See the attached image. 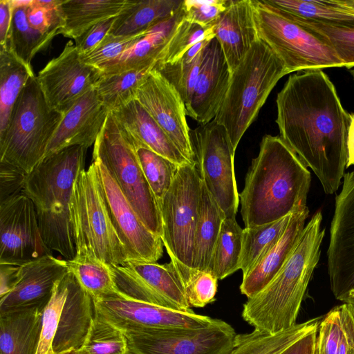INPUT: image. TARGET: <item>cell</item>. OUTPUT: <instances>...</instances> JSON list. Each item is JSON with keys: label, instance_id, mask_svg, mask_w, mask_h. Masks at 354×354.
I'll list each match as a JSON object with an SVG mask.
<instances>
[{"label": "cell", "instance_id": "cell-53", "mask_svg": "<svg viewBox=\"0 0 354 354\" xmlns=\"http://www.w3.org/2000/svg\"><path fill=\"white\" fill-rule=\"evenodd\" d=\"M318 328L319 327L297 339L280 354H315Z\"/></svg>", "mask_w": 354, "mask_h": 354}, {"label": "cell", "instance_id": "cell-7", "mask_svg": "<svg viewBox=\"0 0 354 354\" xmlns=\"http://www.w3.org/2000/svg\"><path fill=\"white\" fill-rule=\"evenodd\" d=\"M63 116L48 104L37 76L31 77L14 106L6 130L0 136V162L29 174L44 158Z\"/></svg>", "mask_w": 354, "mask_h": 354}, {"label": "cell", "instance_id": "cell-29", "mask_svg": "<svg viewBox=\"0 0 354 354\" xmlns=\"http://www.w3.org/2000/svg\"><path fill=\"white\" fill-rule=\"evenodd\" d=\"M180 0H131L115 19L109 34L134 36L170 19L181 8Z\"/></svg>", "mask_w": 354, "mask_h": 354}, {"label": "cell", "instance_id": "cell-23", "mask_svg": "<svg viewBox=\"0 0 354 354\" xmlns=\"http://www.w3.org/2000/svg\"><path fill=\"white\" fill-rule=\"evenodd\" d=\"M213 30L232 74L259 39L253 0L228 1Z\"/></svg>", "mask_w": 354, "mask_h": 354}, {"label": "cell", "instance_id": "cell-24", "mask_svg": "<svg viewBox=\"0 0 354 354\" xmlns=\"http://www.w3.org/2000/svg\"><path fill=\"white\" fill-rule=\"evenodd\" d=\"M309 214L306 205L297 207L291 215L284 232L268 252L245 275L240 291L250 298L261 291L281 270L297 245Z\"/></svg>", "mask_w": 354, "mask_h": 354}, {"label": "cell", "instance_id": "cell-60", "mask_svg": "<svg viewBox=\"0 0 354 354\" xmlns=\"http://www.w3.org/2000/svg\"><path fill=\"white\" fill-rule=\"evenodd\" d=\"M315 354H318L317 341V346H316V349H315Z\"/></svg>", "mask_w": 354, "mask_h": 354}, {"label": "cell", "instance_id": "cell-26", "mask_svg": "<svg viewBox=\"0 0 354 354\" xmlns=\"http://www.w3.org/2000/svg\"><path fill=\"white\" fill-rule=\"evenodd\" d=\"M135 145H140L180 166L190 163L137 100L112 111Z\"/></svg>", "mask_w": 354, "mask_h": 354}, {"label": "cell", "instance_id": "cell-8", "mask_svg": "<svg viewBox=\"0 0 354 354\" xmlns=\"http://www.w3.org/2000/svg\"><path fill=\"white\" fill-rule=\"evenodd\" d=\"M92 159L99 160L106 167L145 225L160 237L158 203L143 174L131 137L112 111L94 144Z\"/></svg>", "mask_w": 354, "mask_h": 354}, {"label": "cell", "instance_id": "cell-31", "mask_svg": "<svg viewBox=\"0 0 354 354\" xmlns=\"http://www.w3.org/2000/svg\"><path fill=\"white\" fill-rule=\"evenodd\" d=\"M225 218L224 213L202 182L194 236V270H207Z\"/></svg>", "mask_w": 354, "mask_h": 354}, {"label": "cell", "instance_id": "cell-20", "mask_svg": "<svg viewBox=\"0 0 354 354\" xmlns=\"http://www.w3.org/2000/svg\"><path fill=\"white\" fill-rule=\"evenodd\" d=\"M68 272L66 260L46 255L19 266L14 288L0 298V313L45 308L55 283Z\"/></svg>", "mask_w": 354, "mask_h": 354}, {"label": "cell", "instance_id": "cell-52", "mask_svg": "<svg viewBox=\"0 0 354 354\" xmlns=\"http://www.w3.org/2000/svg\"><path fill=\"white\" fill-rule=\"evenodd\" d=\"M115 17L95 24L75 40L80 55L91 52L104 39L109 33Z\"/></svg>", "mask_w": 354, "mask_h": 354}, {"label": "cell", "instance_id": "cell-58", "mask_svg": "<svg viewBox=\"0 0 354 354\" xmlns=\"http://www.w3.org/2000/svg\"><path fill=\"white\" fill-rule=\"evenodd\" d=\"M54 354H77V353L75 350H68L59 353H55Z\"/></svg>", "mask_w": 354, "mask_h": 354}, {"label": "cell", "instance_id": "cell-50", "mask_svg": "<svg viewBox=\"0 0 354 354\" xmlns=\"http://www.w3.org/2000/svg\"><path fill=\"white\" fill-rule=\"evenodd\" d=\"M227 2L226 0H184L182 3L184 19L202 27L211 26L226 9Z\"/></svg>", "mask_w": 354, "mask_h": 354}, {"label": "cell", "instance_id": "cell-38", "mask_svg": "<svg viewBox=\"0 0 354 354\" xmlns=\"http://www.w3.org/2000/svg\"><path fill=\"white\" fill-rule=\"evenodd\" d=\"M153 68L102 75L94 89L100 101L110 111H115L136 100L139 88Z\"/></svg>", "mask_w": 354, "mask_h": 354}, {"label": "cell", "instance_id": "cell-2", "mask_svg": "<svg viewBox=\"0 0 354 354\" xmlns=\"http://www.w3.org/2000/svg\"><path fill=\"white\" fill-rule=\"evenodd\" d=\"M310 172L279 136L265 135L239 194L245 227L272 223L306 205Z\"/></svg>", "mask_w": 354, "mask_h": 354}, {"label": "cell", "instance_id": "cell-57", "mask_svg": "<svg viewBox=\"0 0 354 354\" xmlns=\"http://www.w3.org/2000/svg\"><path fill=\"white\" fill-rule=\"evenodd\" d=\"M334 1L354 13V0H334Z\"/></svg>", "mask_w": 354, "mask_h": 354}, {"label": "cell", "instance_id": "cell-42", "mask_svg": "<svg viewBox=\"0 0 354 354\" xmlns=\"http://www.w3.org/2000/svg\"><path fill=\"white\" fill-rule=\"evenodd\" d=\"M135 147L143 174L158 203L170 188L179 165L148 148Z\"/></svg>", "mask_w": 354, "mask_h": 354}, {"label": "cell", "instance_id": "cell-15", "mask_svg": "<svg viewBox=\"0 0 354 354\" xmlns=\"http://www.w3.org/2000/svg\"><path fill=\"white\" fill-rule=\"evenodd\" d=\"M49 254L30 198L23 192L1 203L0 263L21 266Z\"/></svg>", "mask_w": 354, "mask_h": 354}, {"label": "cell", "instance_id": "cell-43", "mask_svg": "<svg viewBox=\"0 0 354 354\" xmlns=\"http://www.w3.org/2000/svg\"><path fill=\"white\" fill-rule=\"evenodd\" d=\"M285 17L295 21L321 38L335 53L344 64V67L348 69L354 67V27L327 24L294 17Z\"/></svg>", "mask_w": 354, "mask_h": 354}, {"label": "cell", "instance_id": "cell-41", "mask_svg": "<svg viewBox=\"0 0 354 354\" xmlns=\"http://www.w3.org/2000/svg\"><path fill=\"white\" fill-rule=\"evenodd\" d=\"M129 349L124 333L95 315L86 339L77 354H126Z\"/></svg>", "mask_w": 354, "mask_h": 354}, {"label": "cell", "instance_id": "cell-51", "mask_svg": "<svg viewBox=\"0 0 354 354\" xmlns=\"http://www.w3.org/2000/svg\"><path fill=\"white\" fill-rule=\"evenodd\" d=\"M27 174L13 165L0 162V204L24 192Z\"/></svg>", "mask_w": 354, "mask_h": 354}, {"label": "cell", "instance_id": "cell-10", "mask_svg": "<svg viewBox=\"0 0 354 354\" xmlns=\"http://www.w3.org/2000/svg\"><path fill=\"white\" fill-rule=\"evenodd\" d=\"M258 37L283 63L288 73L344 67L333 49L311 31L261 0H253Z\"/></svg>", "mask_w": 354, "mask_h": 354}, {"label": "cell", "instance_id": "cell-12", "mask_svg": "<svg viewBox=\"0 0 354 354\" xmlns=\"http://www.w3.org/2000/svg\"><path fill=\"white\" fill-rule=\"evenodd\" d=\"M129 346L140 354H228L236 333L221 319L194 328H129Z\"/></svg>", "mask_w": 354, "mask_h": 354}, {"label": "cell", "instance_id": "cell-32", "mask_svg": "<svg viewBox=\"0 0 354 354\" xmlns=\"http://www.w3.org/2000/svg\"><path fill=\"white\" fill-rule=\"evenodd\" d=\"M318 354H354V306L331 309L319 325Z\"/></svg>", "mask_w": 354, "mask_h": 354}, {"label": "cell", "instance_id": "cell-18", "mask_svg": "<svg viewBox=\"0 0 354 354\" xmlns=\"http://www.w3.org/2000/svg\"><path fill=\"white\" fill-rule=\"evenodd\" d=\"M95 315L121 330L129 328H194L212 324L215 319L136 301L126 297L94 301Z\"/></svg>", "mask_w": 354, "mask_h": 354}, {"label": "cell", "instance_id": "cell-1", "mask_svg": "<svg viewBox=\"0 0 354 354\" xmlns=\"http://www.w3.org/2000/svg\"><path fill=\"white\" fill-rule=\"evenodd\" d=\"M280 137L332 194L342 184L346 165L350 113L322 69L290 75L277 99Z\"/></svg>", "mask_w": 354, "mask_h": 354}, {"label": "cell", "instance_id": "cell-14", "mask_svg": "<svg viewBox=\"0 0 354 354\" xmlns=\"http://www.w3.org/2000/svg\"><path fill=\"white\" fill-rule=\"evenodd\" d=\"M327 263L334 296L354 306V169L344 174L335 197Z\"/></svg>", "mask_w": 354, "mask_h": 354}, {"label": "cell", "instance_id": "cell-5", "mask_svg": "<svg viewBox=\"0 0 354 354\" xmlns=\"http://www.w3.org/2000/svg\"><path fill=\"white\" fill-rule=\"evenodd\" d=\"M286 74L283 63L259 39L231 74L227 93L214 120L224 127L234 151L272 90Z\"/></svg>", "mask_w": 354, "mask_h": 354}, {"label": "cell", "instance_id": "cell-16", "mask_svg": "<svg viewBox=\"0 0 354 354\" xmlns=\"http://www.w3.org/2000/svg\"><path fill=\"white\" fill-rule=\"evenodd\" d=\"M102 75L101 70L82 61L75 44L70 40L37 78L49 106L64 114L94 88Z\"/></svg>", "mask_w": 354, "mask_h": 354}, {"label": "cell", "instance_id": "cell-54", "mask_svg": "<svg viewBox=\"0 0 354 354\" xmlns=\"http://www.w3.org/2000/svg\"><path fill=\"white\" fill-rule=\"evenodd\" d=\"M19 266L0 263V298L8 294L15 287Z\"/></svg>", "mask_w": 354, "mask_h": 354}, {"label": "cell", "instance_id": "cell-35", "mask_svg": "<svg viewBox=\"0 0 354 354\" xmlns=\"http://www.w3.org/2000/svg\"><path fill=\"white\" fill-rule=\"evenodd\" d=\"M282 15L315 22L354 27V13L334 0H261Z\"/></svg>", "mask_w": 354, "mask_h": 354}, {"label": "cell", "instance_id": "cell-56", "mask_svg": "<svg viewBox=\"0 0 354 354\" xmlns=\"http://www.w3.org/2000/svg\"><path fill=\"white\" fill-rule=\"evenodd\" d=\"M347 159L346 168L354 166V113L350 115V122L346 138Z\"/></svg>", "mask_w": 354, "mask_h": 354}, {"label": "cell", "instance_id": "cell-46", "mask_svg": "<svg viewBox=\"0 0 354 354\" xmlns=\"http://www.w3.org/2000/svg\"><path fill=\"white\" fill-rule=\"evenodd\" d=\"M64 0H32L26 15L29 25L36 32L51 41L62 34L65 21L62 10Z\"/></svg>", "mask_w": 354, "mask_h": 354}, {"label": "cell", "instance_id": "cell-13", "mask_svg": "<svg viewBox=\"0 0 354 354\" xmlns=\"http://www.w3.org/2000/svg\"><path fill=\"white\" fill-rule=\"evenodd\" d=\"M120 291L132 299L180 311H189L184 283L174 263L128 259L111 266Z\"/></svg>", "mask_w": 354, "mask_h": 354}, {"label": "cell", "instance_id": "cell-28", "mask_svg": "<svg viewBox=\"0 0 354 354\" xmlns=\"http://www.w3.org/2000/svg\"><path fill=\"white\" fill-rule=\"evenodd\" d=\"M44 308L0 313V354H35Z\"/></svg>", "mask_w": 354, "mask_h": 354}, {"label": "cell", "instance_id": "cell-4", "mask_svg": "<svg viewBox=\"0 0 354 354\" xmlns=\"http://www.w3.org/2000/svg\"><path fill=\"white\" fill-rule=\"evenodd\" d=\"M87 149L74 145L46 156L25 182L24 193L35 205L44 243L66 260L76 254L69 203L75 181L85 169Z\"/></svg>", "mask_w": 354, "mask_h": 354}, {"label": "cell", "instance_id": "cell-48", "mask_svg": "<svg viewBox=\"0 0 354 354\" xmlns=\"http://www.w3.org/2000/svg\"><path fill=\"white\" fill-rule=\"evenodd\" d=\"M145 32L134 36H115L108 34L93 50L87 54L80 55V58L84 63L102 70L105 66L120 57Z\"/></svg>", "mask_w": 354, "mask_h": 354}, {"label": "cell", "instance_id": "cell-19", "mask_svg": "<svg viewBox=\"0 0 354 354\" xmlns=\"http://www.w3.org/2000/svg\"><path fill=\"white\" fill-rule=\"evenodd\" d=\"M136 100L165 131L183 156L196 164L185 104L175 88L153 68Z\"/></svg>", "mask_w": 354, "mask_h": 354}, {"label": "cell", "instance_id": "cell-55", "mask_svg": "<svg viewBox=\"0 0 354 354\" xmlns=\"http://www.w3.org/2000/svg\"><path fill=\"white\" fill-rule=\"evenodd\" d=\"M12 11L10 0L0 1V49L6 48Z\"/></svg>", "mask_w": 354, "mask_h": 354}, {"label": "cell", "instance_id": "cell-45", "mask_svg": "<svg viewBox=\"0 0 354 354\" xmlns=\"http://www.w3.org/2000/svg\"><path fill=\"white\" fill-rule=\"evenodd\" d=\"M68 272L55 283L52 296L44 309L35 354L55 353L53 345L68 293Z\"/></svg>", "mask_w": 354, "mask_h": 354}, {"label": "cell", "instance_id": "cell-36", "mask_svg": "<svg viewBox=\"0 0 354 354\" xmlns=\"http://www.w3.org/2000/svg\"><path fill=\"white\" fill-rule=\"evenodd\" d=\"M32 0H10L12 19L6 48L29 66L34 56L48 47L51 41L29 25L26 10ZM5 49V48H4Z\"/></svg>", "mask_w": 354, "mask_h": 354}, {"label": "cell", "instance_id": "cell-37", "mask_svg": "<svg viewBox=\"0 0 354 354\" xmlns=\"http://www.w3.org/2000/svg\"><path fill=\"white\" fill-rule=\"evenodd\" d=\"M66 264L68 272L94 301L124 295L116 285L110 265L82 257L66 260Z\"/></svg>", "mask_w": 354, "mask_h": 354}, {"label": "cell", "instance_id": "cell-34", "mask_svg": "<svg viewBox=\"0 0 354 354\" xmlns=\"http://www.w3.org/2000/svg\"><path fill=\"white\" fill-rule=\"evenodd\" d=\"M34 75L32 66L26 64L8 48L0 49V136L8 127L19 95Z\"/></svg>", "mask_w": 354, "mask_h": 354}, {"label": "cell", "instance_id": "cell-47", "mask_svg": "<svg viewBox=\"0 0 354 354\" xmlns=\"http://www.w3.org/2000/svg\"><path fill=\"white\" fill-rule=\"evenodd\" d=\"M205 50L191 62L180 59L172 64H157L153 67L178 91L185 107L192 98L203 60Z\"/></svg>", "mask_w": 354, "mask_h": 354}, {"label": "cell", "instance_id": "cell-27", "mask_svg": "<svg viewBox=\"0 0 354 354\" xmlns=\"http://www.w3.org/2000/svg\"><path fill=\"white\" fill-rule=\"evenodd\" d=\"M183 17L181 6L175 15L147 31L120 57L105 66L102 74L153 68Z\"/></svg>", "mask_w": 354, "mask_h": 354}, {"label": "cell", "instance_id": "cell-33", "mask_svg": "<svg viewBox=\"0 0 354 354\" xmlns=\"http://www.w3.org/2000/svg\"><path fill=\"white\" fill-rule=\"evenodd\" d=\"M322 317L295 324L288 329L270 334L254 330L237 334L228 354H280L297 339L319 327Z\"/></svg>", "mask_w": 354, "mask_h": 354}, {"label": "cell", "instance_id": "cell-17", "mask_svg": "<svg viewBox=\"0 0 354 354\" xmlns=\"http://www.w3.org/2000/svg\"><path fill=\"white\" fill-rule=\"evenodd\" d=\"M101 184L113 226L122 242L128 259L157 262L163 254L160 236L143 223L106 167L92 159Z\"/></svg>", "mask_w": 354, "mask_h": 354}, {"label": "cell", "instance_id": "cell-21", "mask_svg": "<svg viewBox=\"0 0 354 354\" xmlns=\"http://www.w3.org/2000/svg\"><path fill=\"white\" fill-rule=\"evenodd\" d=\"M230 78L223 52L214 37L205 50L192 98L185 107L187 115L199 124L212 121L225 96Z\"/></svg>", "mask_w": 354, "mask_h": 354}, {"label": "cell", "instance_id": "cell-6", "mask_svg": "<svg viewBox=\"0 0 354 354\" xmlns=\"http://www.w3.org/2000/svg\"><path fill=\"white\" fill-rule=\"evenodd\" d=\"M75 257L97 259L111 266L128 260L110 217L95 165L80 172L69 203Z\"/></svg>", "mask_w": 354, "mask_h": 354}, {"label": "cell", "instance_id": "cell-49", "mask_svg": "<svg viewBox=\"0 0 354 354\" xmlns=\"http://www.w3.org/2000/svg\"><path fill=\"white\" fill-rule=\"evenodd\" d=\"M218 279L211 272L193 270L184 283L191 308H203L215 301Z\"/></svg>", "mask_w": 354, "mask_h": 354}, {"label": "cell", "instance_id": "cell-61", "mask_svg": "<svg viewBox=\"0 0 354 354\" xmlns=\"http://www.w3.org/2000/svg\"><path fill=\"white\" fill-rule=\"evenodd\" d=\"M351 73H352V75H353V80H354V70H353V71H351Z\"/></svg>", "mask_w": 354, "mask_h": 354}, {"label": "cell", "instance_id": "cell-44", "mask_svg": "<svg viewBox=\"0 0 354 354\" xmlns=\"http://www.w3.org/2000/svg\"><path fill=\"white\" fill-rule=\"evenodd\" d=\"M213 25L206 28L202 27L187 21L183 17L166 44L156 64L175 63L179 61L195 44L204 39L214 38Z\"/></svg>", "mask_w": 354, "mask_h": 354}, {"label": "cell", "instance_id": "cell-25", "mask_svg": "<svg viewBox=\"0 0 354 354\" xmlns=\"http://www.w3.org/2000/svg\"><path fill=\"white\" fill-rule=\"evenodd\" d=\"M95 316L93 298L68 272V293L53 342L55 353L78 350L84 344Z\"/></svg>", "mask_w": 354, "mask_h": 354}, {"label": "cell", "instance_id": "cell-22", "mask_svg": "<svg viewBox=\"0 0 354 354\" xmlns=\"http://www.w3.org/2000/svg\"><path fill=\"white\" fill-rule=\"evenodd\" d=\"M110 112L92 88L64 114L44 158L68 147L95 144Z\"/></svg>", "mask_w": 354, "mask_h": 354}, {"label": "cell", "instance_id": "cell-59", "mask_svg": "<svg viewBox=\"0 0 354 354\" xmlns=\"http://www.w3.org/2000/svg\"><path fill=\"white\" fill-rule=\"evenodd\" d=\"M126 354H140V353H139L138 352L136 351L135 350H133L129 347V349Z\"/></svg>", "mask_w": 354, "mask_h": 354}, {"label": "cell", "instance_id": "cell-40", "mask_svg": "<svg viewBox=\"0 0 354 354\" xmlns=\"http://www.w3.org/2000/svg\"><path fill=\"white\" fill-rule=\"evenodd\" d=\"M292 214L272 223L243 229L239 270L243 276L268 252L284 232Z\"/></svg>", "mask_w": 354, "mask_h": 354}, {"label": "cell", "instance_id": "cell-39", "mask_svg": "<svg viewBox=\"0 0 354 354\" xmlns=\"http://www.w3.org/2000/svg\"><path fill=\"white\" fill-rule=\"evenodd\" d=\"M243 229L236 218H225L207 270L218 280L239 270Z\"/></svg>", "mask_w": 354, "mask_h": 354}, {"label": "cell", "instance_id": "cell-3", "mask_svg": "<svg viewBox=\"0 0 354 354\" xmlns=\"http://www.w3.org/2000/svg\"><path fill=\"white\" fill-rule=\"evenodd\" d=\"M322 214L316 212L292 253L273 279L243 304V319L254 330L274 334L292 327L320 257L325 234Z\"/></svg>", "mask_w": 354, "mask_h": 354}, {"label": "cell", "instance_id": "cell-30", "mask_svg": "<svg viewBox=\"0 0 354 354\" xmlns=\"http://www.w3.org/2000/svg\"><path fill=\"white\" fill-rule=\"evenodd\" d=\"M131 0H64V37L75 40L95 24L117 17Z\"/></svg>", "mask_w": 354, "mask_h": 354}, {"label": "cell", "instance_id": "cell-11", "mask_svg": "<svg viewBox=\"0 0 354 354\" xmlns=\"http://www.w3.org/2000/svg\"><path fill=\"white\" fill-rule=\"evenodd\" d=\"M199 176L225 218H236L239 193L234 173V155L227 132L214 120L191 131Z\"/></svg>", "mask_w": 354, "mask_h": 354}, {"label": "cell", "instance_id": "cell-9", "mask_svg": "<svg viewBox=\"0 0 354 354\" xmlns=\"http://www.w3.org/2000/svg\"><path fill=\"white\" fill-rule=\"evenodd\" d=\"M201 187L196 164L180 165L170 188L158 203L160 238L183 283L194 270V236Z\"/></svg>", "mask_w": 354, "mask_h": 354}]
</instances>
